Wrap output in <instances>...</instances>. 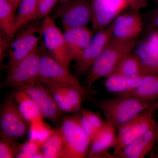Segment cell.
Returning a JSON list of instances; mask_svg holds the SVG:
<instances>
[{
    "label": "cell",
    "mask_w": 158,
    "mask_h": 158,
    "mask_svg": "<svg viewBox=\"0 0 158 158\" xmlns=\"http://www.w3.org/2000/svg\"><path fill=\"white\" fill-rule=\"evenodd\" d=\"M138 43V39L122 40L112 37L89 71L88 89L99 79L106 78L113 73L122 60L132 53Z\"/></svg>",
    "instance_id": "cell-1"
},
{
    "label": "cell",
    "mask_w": 158,
    "mask_h": 158,
    "mask_svg": "<svg viewBox=\"0 0 158 158\" xmlns=\"http://www.w3.org/2000/svg\"><path fill=\"white\" fill-rule=\"evenodd\" d=\"M152 103L131 95L122 94L98 101L95 105L102 110L106 121L112 123L118 131L123 125L149 107Z\"/></svg>",
    "instance_id": "cell-2"
},
{
    "label": "cell",
    "mask_w": 158,
    "mask_h": 158,
    "mask_svg": "<svg viewBox=\"0 0 158 158\" xmlns=\"http://www.w3.org/2000/svg\"><path fill=\"white\" fill-rule=\"evenodd\" d=\"M60 128L64 140L62 158L87 157L91 141L81 124L80 111L65 116Z\"/></svg>",
    "instance_id": "cell-3"
},
{
    "label": "cell",
    "mask_w": 158,
    "mask_h": 158,
    "mask_svg": "<svg viewBox=\"0 0 158 158\" xmlns=\"http://www.w3.org/2000/svg\"><path fill=\"white\" fill-rule=\"evenodd\" d=\"M157 111H158V99L117 131L116 144L113 148V158L114 155L142 135L155 123Z\"/></svg>",
    "instance_id": "cell-4"
},
{
    "label": "cell",
    "mask_w": 158,
    "mask_h": 158,
    "mask_svg": "<svg viewBox=\"0 0 158 158\" xmlns=\"http://www.w3.org/2000/svg\"><path fill=\"white\" fill-rule=\"evenodd\" d=\"M12 96L7 98L1 108V139L18 141L29 133L30 123L21 112Z\"/></svg>",
    "instance_id": "cell-5"
},
{
    "label": "cell",
    "mask_w": 158,
    "mask_h": 158,
    "mask_svg": "<svg viewBox=\"0 0 158 158\" xmlns=\"http://www.w3.org/2000/svg\"><path fill=\"white\" fill-rule=\"evenodd\" d=\"M41 54V46L38 45L27 57L8 70L6 85L17 90L24 89L38 81Z\"/></svg>",
    "instance_id": "cell-6"
},
{
    "label": "cell",
    "mask_w": 158,
    "mask_h": 158,
    "mask_svg": "<svg viewBox=\"0 0 158 158\" xmlns=\"http://www.w3.org/2000/svg\"><path fill=\"white\" fill-rule=\"evenodd\" d=\"M41 59L40 63L38 81L43 84L54 83L72 85L88 91L81 85L80 81L69 71V69L56 60L49 53L41 42Z\"/></svg>",
    "instance_id": "cell-7"
},
{
    "label": "cell",
    "mask_w": 158,
    "mask_h": 158,
    "mask_svg": "<svg viewBox=\"0 0 158 158\" xmlns=\"http://www.w3.org/2000/svg\"><path fill=\"white\" fill-rule=\"evenodd\" d=\"M33 22L19 29V32L11 41L8 50L9 60L7 70L20 62L39 45L41 23L39 25Z\"/></svg>",
    "instance_id": "cell-8"
},
{
    "label": "cell",
    "mask_w": 158,
    "mask_h": 158,
    "mask_svg": "<svg viewBox=\"0 0 158 158\" xmlns=\"http://www.w3.org/2000/svg\"><path fill=\"white\" fill-rule=\"evenodd\" d=\"M40 36L46 49L54 58L69 69L71 61L64 33L57 27L51 16L44 19L41 23Z\"/></svg>",
    "instance_id": "cell-9"
},
{
    "label": "cell",
    "mask_w": 158,
    "mask_h": 158,
    "mask_svg": "<svg viewBox=\"0 0 158 158\" xmlns=\"http://www.w3.org/2000/svg\"><path fill=\"white\" fill-rule=\"evenodd\" d=\"M55 17L61 19L64 29L86 27L92 19L91 0H73L62 4Z\"/></svg>",
    "instance_id": "cell-10"
},
{
    "label": "cell",
    "mask_w": 158,
    "mask_h": 158,
    "mask_svg": "<svg viewBox=\"0 0 158 158\" xmlns=\"http://www.w3.org/2000/svg\"><path fill=\"white\" fill-rule=\"evenodd\" d=\"M113 37L112 23L96 31L88 47L76 61L75 69L79 75L89 72Z\"/></svg>",
    "instance_id": "cell-11"
},
{
    "label": "cell",
    "mask_w": 158,
    "mask_h": 158,
    "mask_svg": "<svg viewBox=\"0 0 158 158\" xmlns=\"http://www.w3.org/2000/svg\"><path fill=\"white\" fill-rule=\"evenodd\" d=\"M92 29L98 31L110 25L128 7L126 0H91Z\"/></svg>",
    "instance_id": "cell-12"
},
{
    "label": "cell",
    "mask_w": 158,
    "mask_h": 158,
    "mask_svg": "<svg viewBox=\"0 0 158 158\" xmlns=\"http://www.w3.org/2000/svg\"><path fill=\"white\" fill-rule=\"evenodd\" d=\"M34 100L44 118L57 123L63 112L57 106L51 92L45 85L39 81L22 89Z\"/></svg>",
    "instance_id": "cell-13"
},
{
    "label": "cell",
    "mask_w": 158,
    "mask_h": 158,
    "mask_svg": "<svg viewBox=\"0 0 158 158\" xmlns=\"http://www.w3.org/2000/svg\"><path fill=\"white\" fill-rule=\"evenodd\" d=\"M113 38L122 40L138 39L143 30L139 10L119 15L112 23Z\"/></svg>",
    "instance_id": "cell-14"
},
{
    "label": "cell",
    "mask_w": 158,
    "mask_h": 158,
    "mask_svg": "<svg viewBox=\"0 0 158 158\" xmlns=\"http://www.w3.org/2000/svg\"><path fill=\"white\" fill-rule=\"evenodd\" d=\"M158 141V121L149 129L114 156V158H144Z\"/></svg>",
    "instance_id": "cell-15"
},
{
    "label": "cell",
    "mask_w": 158,
    "mask_h": 158,
    "mask_svg": "<svg viewBox=\"0 0 158 158\" xmlns=\"http://www.w3.org/2000/svg\"><path fill=\"white\" fill-rule=\"evenodd\" d=\"M116 129L112 123L106 121L94 136L90 143L87 158H113L109 150L116 144Z\"/></svg>",
    "instance_id": "cell-16"
},
{
    "label": "cell",
    "mask_w": 158,
    "mask_h": 158,
    "mask_svg": "<svg viewBox=\"0 0 158 158\" xmlns=\"http://www.w3.org/2000/svg\"><path fill=\"white\" fill-rule=\"evenodd\" d=\"M93 31L86 27L65 29L66 45L71 61H76L90 43Z\"/></svg>",
    "instance_id": "cell-17"
},
{
    "label": "cell",
    "mask_w": 158,
    "mask_h": 158,
    "mask_svg": "<svg viewBox=\"0 0 158 158\" xmlns=\"http://www.w3.org/2000/svg\"><path fill=\"white\" fill-rule=\"evenodd\" d=\"M135 54L141 60L145 75L158 74V43L148 37L139 43Z\"/></svg>",
    "instance_id": "cell-18"
},
{
    "label": "cell",
    "mask_w": 158,
    "mask_h": 158,
    "mask_svg": "<svg viewBox=\"0 0 158 158\" xmlns=\"http://www.w3.org/2000/svg\"><path fill=\"white\" fill-rule=\"evenodd\" d=\"M115 70L119 72L126 77L129 86L128 91L135 88L142 78L146 75L144 74L141 60L135 54L132 53L128 54L122 60Z\"/></svg>",
    "instance_id": "cell-19"
},
{
    "label": "cell",
    "mask_w": 158,
    "mask_h": 158,
    "mask_svg": "<svg viewBox=\"0 0 158 158\" xmlns=\"http://www.w3.org/2000/svg\"><path fill=\"white\" fill-rule=\"evenodd\" d=\"M122 94L131 95L148 102H155L158 99V74L144 76L135 88L115 95Z\"/></svg>",
    "instance_id": "cell-20"
},
{
    "label": "cell",
    "mask_w": 158,
    "mask_h": 158,
    "mask_svg": "<svg viewBox=\"0 0 158 158\" xmlns=\"http://www.w3.org/2000/svg\"><path fill=\"white\" fill-rule=\"evenodd\" d=\"M12 96L20 112L29 122L37 118H44L34 100L22 89L15 90Z\"/></svg>",
    "instance_id": "cell-21"
},
{
    "label": "cell",
    "mask_w": 158,
    "mask_h": 158,
    "mask_svg": "<svg viewBox=\"0 0 158 158\" xmlns=\"http://www.w3.org/2000/svg\"><path fill=\"white\" fill-rule=\"evenodd\" d=\"M39 0H21L16 14L13 34L19 29L37 19V8Z\"/></svg>",
    "instance_id": "cell-22"
},
{
    "label": "cell",
    "mask_w": 158,
    "mask_h": 158,
    "mask_svg": "<svg viewBox=\"0 0 158 158\" xmlns=\"http://www.w3.org/2000/svg\"><path fill=\"white\" fill-rule=\"evenodd\" d=\"M64 140L61 128H54L53 132L44 143L41 150L45 158H62Z\"/></svg>",
    "instance_id": "cell-23"
},
{
    "label": "cell",
    "mask_w": 158,
    "mask_h": 158,
    "mask_svg": "<svg viewBox=\"0 0 158 158\" xmlns=\"http://www.w3.org/2000/svg\"><path fill=\"white\" fill-rule=\"evenodd\" d=\"M80 113L82 127L91 141L106 121H104L98 113L90 110L82 109Z\"/></svg>",
    "instance_id": "cell-24"
},
{
    "label": "cell",
    "mask_w": 158,
    "mask_h": 158,
    "mask_svg": "<svg viewBox=\"0 0 158 158\" xmlns=\"http://www.w3.org/2000/svg\"><path fill=\"white\" fill-rule=\"evenodd\" d=\"M16 9L8 0H0V28L1 32L13 35Z\"/></svg>",
    "instance_id": "cell-25"
},
{
    "label": "cell",
    "mask_w": 158,
    "mask_h": 158,
    "mask_svg": "<svg viewBox=\"0 0 158 158\" xmlns=\"http://www.w3.org/2000/svg\"><path fill=\"white\" fill-rule=\"evenodd\" d=\"M44 118H37L30 122L29 139L43 145L52 134L54 129L44 121Z\"/></svg>",
    "instance_id": "cell-26"
},
{
    "label": "cell",
    "mask_w": 158,
    "mask_h": 158,
    "mask_svg": "<svg viewBox=\"0 0 158 158\" xmlns=\"http://www.w3.org/2000/svg\"><path fill=\"white\" fill-rule=\"evenodd\" d=\"M105 87L107 91L116 94L124 93L129 90V86L126 77L115 70L106 78Z\"/></svg>",
    "instance_id": "cell-27"
},
{
    "label": "cell",
    "mask_w": 158,
    "mask_h": 158,
    "mask_svg": "<svg viewBox=\"0 0 158 158\" xmlns=\"http://www.w3.org/2000/svg\"><path fill=\"white\" fill-rule=\"evenodd\" d=\"M43 84L49 90L57 106L63 113H77L59 84L50 83Z\"/></svg>",
    "instance_id": "cell-28"
},
{
    "label": "cell",
    "mask_w": 158,
    "mask_h": 158,
    "mask_svg": "<svg viewBox=\"0 0 158 158\" xmlns=\"http://www.w3.org/2000/svg\"><path fill=\"white\" fill-rule=\"evenodd\" d=\"M23 144L17 141H11L1 139L0 141V158L16 157Z\"/></svg>",
    "instance_id": "cell-29"
},
{
    "label": "cell",
    "mask_w": 158,
    "mask_h": 158,
    "mask_svg": "<svg viewBox=\"0 0 158 158\" xmlns=\"http://www.w3.org/2000/svg\"><path fill=\"white\" fill-rule=\"evenodd\" d=\"M42 145L37 141L29 139L22 144L16 158H33L34 155L41 150Z\"/></svg>",
    "instance_id": "cell-30"
},
{
    "label": "cell",
    "mask_w": 158,
    "mask_h": 158,
    "mask_svg": "<svg viewBox=\"0 0 158 158\" xmlns=\"http://www.w3.org/2000/svg\"><path fill=\"white\" fill-rule=\"evenodd\" d=\"M59 2L58 0H41L38 2L37 8V19L49 16L52 9Z\"/></svg>",
    "instance_id": "cell-31"
},
{
    "label": "cell",
    "mask_w": 158,
    "mask_h": 158,
    "mask_svg": "<svg viewBox=\"0 0 158 158\" xmlns=\"http://www.w3.org/2000/svg\"><path fill=\"white\" fill-rule=\"evenodd\" d=\"M15 35H8L1 31L0 36V65L1 68L2 65L5 55L7 51L9 50V46L13 38Z\"/></svg>",
    "instance_id": "cell-32"
},
{
    "label": "cell",
    "mask_w": 158,
    "mask_h": 158,
    "mask_svg": "<svg viewBox=\"0 0 158 158\" xmlns=\"http://www.w3.org/2000/svg\"><path fill=\"white\" fill-rule=\"evenodd\" d=\"M129 7L132 10H140L144 9L147 6V3L142 0H126Z\"/></svg>",
    "instance_id": "cell-33"
},
{
    "label": "cell",
    "mask_w": 158,
    "mask_h": 158,
    "mask_svg": "<svg viewBox=\"0 0 158 158\" xmlns=\"http://www.w3.org/2000/svg\"><path fill=\"white\" fill-rule=\"evenodd\" d=\"M151 26L152 28V31L158 30V9L153 15Z\"/></svg>",
    "instance_id": "cell-34"
},
{
    "label": "cell",
    "mask_w": 158,
    "mask_h": 158,
    "mask_svg": "<svg viewBox=\"0 0 158 158\" xmlns=\"http://www.w3.org/2000/svg\"><path fill=\"white\" fill-rule=\"evenodd\" d=\"M148 37L154 40L158 43V30H154L152 31Z\"/></svg>",
    "instance_id": "cell-35"
},
{
    "label": "cell",
    "mask_w": 158,
    "mask_h": 158,
    "mask_svg": "<svg viewBox=\"0 0 158 158\" xmlns=\"http://www.w3.org/2000/svg\"><path fill=\"white\" fill-rule=\"evenodd\" d=\"M8 1H9L13 5L15 9H17L21 0H8Z\"/></svg>",
    "instance_id": "cell-36"
},
{
    "label": "cell",
    "mask_w": 158,
    "mask_h": 158,
    "mask_svg": "<svg viewBox=\"0 0 158 158\" xmlns=\"http://www.w3.org/2000/svg\"><path fill=\"white\" fill-rule=\"evenodd\" d=\"M73 0H58L59 2L62 4H65V3L69 2H71Z\"/></svg>",
    "instance_id": "cell-37"
},
{
    "label": "cell",
    "mask_w": 158,
    "mask_h": 158,
    "mask_svg": "<svg viewBox=\"0 0 158 158\" xmlns=\"http://www.w3.org/2000/svg\"><path fill=\"white\" fill-rule=\"evenodd\" d=\"M142 1L148 4V0H142Z\"/></svg>",
    "instance_id": "cell-38"
},
{
    "label": "cell",
    "mask_w": 158,
    "mask_h": 158,
    "mask_svg": "<svg viewBox=\"0 0 158 158\" xmlns=\"http://www.w3.org/2000/svg\"><path fill=\"white\" fill-rule=\"evenodd\" d=\"M155 2L157 5H158V0H155Z\"/></svg>",
    "instance_id": "cell-39"
},
{
    "label": "cell",
    "mask_w": 158,
    "mask_h": 158,
    "mask_svg": "<svg viewBox=\"0 0 158 158\" xmlns=\"http://www.w3.org/2000/svg\"><path fill=\"white\" fill-rule=\"evenodd\" d=\"M155 157L156 158H158V152L157 153H156V155L155 156Z\"/></svg>",
    "instance_id": "cell-40"
},
{
    "label": "cell",
    "mask_w": 158,
    "mask_h": 158,
    "mask_svg": "<svg viewBox=\"0 0 158 158\" xmlns=\"http://www.w3.org/2000/svg\"><path fill=\"white\" fill-rule=\"evenodd\" d=\"M41 1V0H39V1ZM39 1H38V2H39Z\"/></svg>",
    "instance_id": "cell-41"
}]
</instances>
